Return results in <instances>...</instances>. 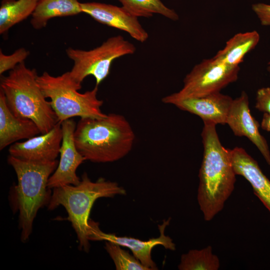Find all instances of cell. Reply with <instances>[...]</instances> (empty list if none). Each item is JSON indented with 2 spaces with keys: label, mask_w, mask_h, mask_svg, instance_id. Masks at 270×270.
Wrapping results in <instances>:
<instances>
[{
  "label": "cell",
  "mask_w": 270,
  "mask_h": 270,
  "mask_svg": "<svg viewBox=\"0 0 270 270\" xmlns=\"http://www.w3.org/2000/svg\"><path fill=\"white\" fill-rule=\"evenodd\" d=\"M61 123L58 122L49 132L22 142H16L8 148L10 155L32 162L56 160L62 141Z\"/></svg>",
  "instance_id": "cell-13"
},
{
  "label": "cell",
  "mask_w": 270,
  "mask_h": 270,
  "mask_svg": "<svg viewBox=\"0 0 270 270\" xmlns=\"http://www.w3.org/2000/svg\"><path fill=\"white\" fill-rule=\"evenodd\" d=\"M240 70V66L228 65L214 56L204 59L195 65L186 75L182 88L164 97L162 102L172 104L178 100L220 92L236 81Z\"/></svg>",
  "instance_id": "cell-8"
},
{
  "label": "cell",
  "mask_w": 270,
  "mask_h": 270,
  "mask_svg": "<svg viewBox=\"0 0 270 270\" xmlns=\"http://www.w3.org/2000/svg\"><path fill=\"white\" fill-rule=\"evenodd\" d=\"M78 0H39L30 24L36 30L46 26L54 18L72 16L82 12Z\"/></svg>",
  "instance_id": "cell-17"
},
{
  "label": "cell",
  "mask_w": 270,
  "mask_h": 270,
  "mask_svg": "<svg viewBox=\"0 0 270 270\" xmlns=\"http://www.w3.org/2000/svg\"><path fill=\"white\" fill-rule=\"evenodd\" d=\"M37 125L31 120L14 116L8 108L2 90H0V150L23 139L40 134Z\"/></svg>",
  "instance_id": "cell-16"
},
{
  "label": "cell",
  "mask_w": 270,
  "mask_h": 270,
  "mask_svg": "<svg viewBox=\"0 0 270 270\" xmlns=\"http://www.w3.org/2000/svg\"><path fill=\"white\" fill-rule=\"evenodd\" d=\"M226 124L235 136H245L254 144L270 166L269 146L260 132L258 122L250 114L248 96L245 91L233 100Z\"/></svg>",
  "instance_id": "cell-12"
},
{
  "label": "cell",
  "mask_w": 270,
  "mask_h": 270,
  "mask_svg": "<svg viewBox=\"0 0 270 270\" xmlns=\"http://www.w3.org/2000/svg\"><path fill=\"white\" fill-rule=\"evenodd\" d=\"M29 54V52L24 48H18L10 55L4 54L0 50V74L14 68L18 64L24 62Z\"/></svg>",
  "instance_id": "cell-23"
},
{
  "label": "cell",
  "mask_w": 270,
  "mask_h": 270,
  "mask_svg": "<svg viewBox=\"0 0 270 270\" xmlns=\"http://www.w3.org/2000/svg\"><path fill=\"white\" fill-rule=\"evenodd\" d=\"M220 266L218 257L210 246L201 250H191L183 254L178 266L180 270H217Z\"/></svg>",
  "instance_id": "cell-21"
},
{
  "label": "cell",
  "mask_w": 270,
  "mask_h": 270,
  "mask_svg": "<svg viewBox=\"0 0 270 270\" xmlns=\"http://www.w3.org/2000/svg\"><path fill=\"white\" fill-rule=\"evenodd\" d=\"M233 100L230 96L218 92L178 100L172 104L198 116L203 122H208L216 125L225 124Z\"/></svg>",
  "instance_id": "cell-14"
},
{
  "label": "cell",
  "mask_w": 270,
  "mask_h": 270,
  "mask_svg": "<svg viewBox=\"0 0 270 270\" xmlns=\"http://www.w3.org/2000/svg\"><path fill=\"white\" fill-rule=\"evenodd\" d=\"M76 125L71 118L61 123L62 138L60 160L56 168L48 179V189L68 184L76 185L80 181L76 170L86 159L78 152L74 142V136Z\"/></svg>",
  "instance_id": "cell-10"
},
{
  "label": "cell",
  "mask_w": 270,
  "mask_h": 270,
  "mask_svg": "<svg viewBox=\"0 0 270 270\" xmlns=\"http://www.w3.org/2000/svg\"><path fill=\"white\" fill-rule=\"evenodd\" d=\"M136 51L135 46L120 35L110 37L100 46L88 50L70 47L66 53L74 62L69 72L70 76L80 84L86 77L92 76L96 79V86H98L110 74L115 60L132 54Z\"/></svg>",
  "instance_id": "cell-7"
},
{
  "label": "cell",
  "mask_w": 270,
  "mask_h": 270,
  "mask_svg": "<svg viewBox=\"0 0 270 270\" xmlns=\"http://www.w3.org/2000/svg\"><path fill=\"white\" fill-rule=\"evenodd\" d=\"M38 76L36 70L27 68L24 62L1 78L0 86L12 114L32 120L43 134L59 122L39 86Z\"/></svg>",
  "instance_id": "cell-4"
},
{
  "label": "cell",
  "mask_w": 270,
  "mask_h": 270,
  "mask_svg": "<svg viewBox=\"0 0 270 270\" xmlns=\"http://www.w3.org/2000/svg\"><path fill=\"white\" fill-rule=\"evenodd\" d=\"M255 108L264 113L270 114V87L259 88L256 93Z\"/></svg>",
  "instance_id": "cell-24"
},
{
  "label": "cell",
  "mask_w": 270,
  "mask_h": 270,
  "mask_svg": "<svg viewBox=\"0 0 270 270\" xmlns=\"http://www.w3.org/2000/svg\"><path fill=\"white\" fill-rule=\"evenodd\" d=\"M267 70L270 76V60L268 62V64Z\"/></svg>",
  "instance_id": "cell-27"
},
{
  "label": "cell",
  "mask_w": 270,
  "mask_h": 270,
  "mask_svg": "<svg viewBox=\"0 0 270 270\" xmlns=\"http://www.w3.org/2000/svg\"><path fill=\"white\" fill-rule=\"evenodd\" d=\"M105 249L113 260L117 270H148L134 255L124 250L121 246L106 241Z\"/></svg>",
  "instance_id": "cell-22"
},
{
  "label": "cell",
  "mask_w": 270,
  "mask_h": 270,
  "mask_svg": "<svg viewBox=\"0 0 270 270\" xmlns=\"http://www.w3.org/2000/svg\"><path fill=\"white\" fill-rule=\"evenodd\" d=\"M132 14L139 18H150L160 14L170 20L179 19L177 12L168 7L161 0H117Z\"/></svg>",
  "instance_id": "cell-20"
},
{
  "label": "cell",
  "mask_w": 270,
  "mask_h": 270,
  "mask_svg": "<svg viewBox=\"0 0 270 270\" xmlns=\"http://www.w3.org/2000/svg\"><path fill=\"white\" fill-rule=\"evenodd\" d=\"M170 219L164 220L162 224L158 226L160 232L158 237L152 238L146 241L126 236H118L114 234L105 233L100 230L98 222L90 219L88 238L89 240H106L128 248L133 255L148 270H158V268L152 258V248L160 245L171 250H176V245L172 240L164 234L166 228L169 224Z\"/></svg>",
  "instance_id": "cell-9"
},
{
  "label": "cell",
  "mask_w": 270,
  "mask_h": 270,
  "mask_svg": "<svg viewBox=\"0 0 270 270\" xmlns=\"http://www.w3.org/2000/svg\"><path fill=\"white\" fill-rule=\"evenodd\" d=\"M252 9L262 25L270 26V4L262 2L256 3L252 4Z\"/></svg>",
  "instance_id": "cell-25"
},
{
  "label": "cell",
  "mask_w": 270,
  "mask_h": 270,
  "mask_svg": "<svg viewBox=\"0 0 270 270\" xmlns=\"http://www.w3.org/2000/svg\"><path fill=\"white\" fill-rule=\"evenodd\" d=\"M37 80L45 97L50 98L59 122L76 116L93 118L106 116L100 108L104 102L97 97L98 86L79 92L82 84L72 79L69 72L56 76L44 72L38 76Z\"/></svg>",
  "instance_id": "cell-6"
},
{
  "label": "cell",
  "mask_w": 270,
  "mask_h": 270,
  "mask_svg": "<svg viewBox=\"0 0 270 270\" xmlns=\"http://www.w3.org/2000/svg\"><path fill=\"white\" fill-rule=\"evenodd\" d=\"M82 12L96 22L127 32L140 42L148 38V34L140 22L138 17L132 14L122 6L101 3H80Z\"/></svg>",
  "instance_id": "cell-11"
},
{
  "label": "cell",
  "mask_w": 270,
  "mask_h": 270,
  "mask_svg": "<svg viewBox=\"0 0 270 270\" xmlns=\"http://www.w3.org/2000/svg\"><path fill=\"white\" fill-rule=\"evenodd\" d=\"M48 204L49 210L62 206L68 214L79 242L78 248L88 252L90 248L88 238L89 216L95 201L101 198L126 195V190L117 182L100 178L92 181L86 172L76 185L68 184L53 188Z\"/></svg>",
  "instance_id": "cell-3"
},
{
  "label": "cell",
  "mask_w": 270,
  "mask_h": 270,
  "mask_svg": "<svg viewBox=\"0 0 270 270\" xmlns=\"http://www.w3.org/2000/svg\"><path fill=\"white\" fill-rule=\"evenodd\" d=\"M260 126L262 130L270 132V114L264 113Z\"/></svg>",
  "instance_id": "cell-26"
},
{
  "label": "cell",
  "mask_w": 270,
  "mask_h": 270,
  "mask_svg": "<svg viewBox=\"0 0 270 270\" xmlns=\"http://www.w3.org/2000/svg\"><path fill=\"white\" fill-rule=\"evenodd\" d=\"M216 124L204 122L202 132L203 158L199 170L198 202L206 221H210L224 208L232 194L236 174L230 149L219 139Z\"/></svg>",
  "instance_id": "cell-1"
},
{
  "label": "cell",
  "mask_w": 270,
  "mask_h": 270,
  "mask_svg": "<svg viewBox=\"0 0 270 270\" xmlns=\"http://www.w3.org/2000/svg\"><path fill=\"white\" fill-rule=\"evenodd\" d=\"M8 163L16 174V201L19 210L20 238L26 242L30 236L34 220L38 210L48 204L50 196L48 180L58 165L56 160L48 162H32L10 155Z\"/></svg>",
  "instance_id": "cell-5"
},
{
  "label": "cell",
  "mask_w": 270,
  "mask_h": 270,
  "mask_svg": "<svg viewBox=\"0 0 270 270\" xmlns=\"http://www.w3.org/2000/svg\"><path fill=\"white\" fill-rule=\"evenodd\" d=\"M260 40V34L256 30L236 34L214 57L228 65L240 66L245 56L256 47Z\"/></svg>",
  "instance_id": "cell-18"
},
{
  "label": "cell",
  "mask_w": 270,
  "mask_h": 270,
  "mask_svg": "<svg viewBox=\"0 0 270 270\" xmlns=\"http://www.w3.org/2000/svg\"><path fill=\"white\" fill-rule=\"evenodd\" d=\"M74 136L86 160L97 163L114 162L126 156L136 137L126 118L114 113L102 118H80Z\"/></svg>",
  "instance_id": "cell-2"
},
{
  "label": "cell",
  "mask_w": 270,
  "mask_h": 270,
  "mask_svg": "<svg viewBox=\"0 0 270 270\" xmlns=\"http://www.w3.org/2000/svg\"><path fill=\"white\" fill-rule=\"evenodd\" d=\"M232 163L236 175L244 178L251 184L255 195L270 213V180L264 175L256 160L244 148L236 146L230 150Z\"/></svg>",
  "instance_id": "cell-15"
},
{
  "label": "cell",
  "mask_w": 270,
  "mask_h": 270,
  "mask_svg": "<svg viewBox=\"0 0 270 270\" xmlns=\"http://www.w3.org/2000/svg\"><path fill=\"white\" fill-rule=\"evenodd\" d=\"M39 0H2L0 7V34L32 15Z\"/></svg>",
  "instance_id": "cell-19"
}]
</instances>
